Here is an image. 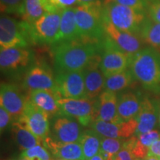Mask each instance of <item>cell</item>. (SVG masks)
Returning <instances> with one entry per match:
<instances>
[{
  "label": "cell",
  "instance_id": "obj_1",
  "mask_svg": "<svg viewBox=\"0 0 160 160\" xmlns=\"http://www.w3.org/2000/svg\"><path fill=\"white\" fill-rule=\"evenodd\" d=\"M51 46L56 73L82 71L97 56L101 54L102 42L77 39L53 44Z\"/></svg>",
  "mask_w": 160,
  "mask_h": 160
},
{
  "label": "cell",
  "instance_id": "obj_2",
  "mask_svg": "<svg viewBox=\"0 0 160 160\" xmlns=\"http://www.w3.org/2000/svg\"><path fill=\"white\" fill-rule=\"evenodd\" d=\"M135 80L147 91L160 93V52L152 47L144 48L131 57L129 65Z\"/></svg>",
  "mask_w": 160,
  "mask_h": 160
},
{
  "label": "cell",
  "instance_id": "obj_3",
  "mask_svg": "<svg viewBox=\"0 0 160 160\" xmlns=\"http://www.w3.org/2000/svg\"><path fill=\"white\" fill-rule=\"evenodd\" d=\"M103 1L75 7V18L79 39L101 42L105 37L102 11Z\"/></svg>",
  "mask_w": 160,
  "mask_h": 160
},
{
  "label": "cell",
  "instance_id": "obj_4",
  "mask_svg": "<svg viewBox=\"0 0 160 160\" xmlns=\"http://www.w3.org/2000/svg\"><path fill=\"white\" fill-rule=\"evenodd\" d=\"M102 11L104 19L117 28L139 35L148 17L146 11L120 5L114 0H104Z\"/></svg>",
  "mask_w": 160,
  "mask_h": 160
},
{
  "label": "cell",
  "instance_id": "obj_5",
  "mask_svg": "<svg viewBox=\"0 0 160 160\" xmlns=\"http://www.w3.org/2000/svg\"><path fill=\"white\" fill-rule=\"evenodd\" d=\"M35 54L30 48H12L0 51V68L8 77L20 78L36 62Z\"/></svg>",
  "mask_w": 160,
  "mask_h": 160
},
{
  "label": "cell",
  "instance_id": "obj_6",
  "mask_svg": "<svg viewBox=\"0 0 160 160\" xmlns=\"http://www.w3.org/2000/svg\"><path fill=\"white\" fill-rule=\"evenodd\" d=\"M62 11L47 12L33 24H28L31 45H52L59 33Z\"/></svg>",
  "mask_w": 160,
  "mask_h": 160
},
{
  "label": "cell",
  "instance_id": "obj_7",
  "mask_svg": "<svg viewBox=\"0 0 160 160\" xmlns=\"http://www.w3.org/2000/svg\"><path fill=\"white\" fill-rule=\"evenodd\" d=\"M31 45L28 32V24L17 21L8 15L0 19V49L27 48Z\"/></svg>",
  "mask_w": 160,
  "mask_h": 160
},
{
  "label": "cell",
  "instance_id": "obj_8",
  "mask_svg": "<svg viewBox=\"0 0 160 160\" xmlns=\"http://www.w3.org/2000/svg\"><path fill=\"white\" fill-rule=\"evenodd\" d=\"M60 110L59 115L73 118L80 125L88 126L96 120L97 108V99H68L60 97L58 99Z\"/></svg>",
  "mask_w": 160,
  "mask_h": 160
},
{
  "label": "cell",
  "instance_id": "obj_9",
  "mask_svg": "<svg viewBox=\"0 0 160 160\" xmlns=\"http://www.w3.org/2000/svg\"><path fill=\"white\" fill-rule=\"evenodd\" d=\"M131 57V55L120 49L109 37L105 36L102 41L100 61V68L105 77L128 68Z\"/></svg>",
  "mask_w": 160,
  "mask_h": 160
},
{
  "label": "cell",
  "instance_id": "obj_10",
  "mask_svg": "<svg viewBox=\"0 0 160 160\" xmlns=\"http://www.w3.org/2000/svg\"><path fill=\"white\" fill-rule=\"evenodd\" d=\"M22 88L29 93L35 90L57 92L56 78L50 66L45 62L36 61L23 77Z\"/></svg>",
  "mask_w": 160,
  "mask_h": 160
},
{
  "label": "cell",
  "instance_id": "obj_11",
  "mask_svg": "<svg viewBox=\"0 0 160 160\" xmlns=\"http://www.w3.org/2000/svg\"><path fill=\"white\" fill-rule=\"evenodd\" d=\"M55 78L56 91L62 98H87L83 70L56 73Z\"/></svg>",
  "mask_w": 160,
  "mask_h": 160
},
{
  "label": "cell",
  "instance_id": "obj_12",
  "mask_svg": "<svg viewBox=\"0 0 160 160\" xmlns=\"http://www.w3.org/2000/svg\"><path fill=\"white\" fill-rule=\"evenodd\" d=\"M49 119L47 113L33 105L28 99L22 115L18 122L44 142L50 134Z\"/></svg>",
  "mask_w": 160,
  "mask_h": 160
},
{
  "label": "cell",
  "instance_id": "obj_13",
  "mask_svg": "<svg viewBox=\"0 0 160 160\" xmlns=\"http://www.w3.org/2000/svg\"><path fill=\"white\" fill-rule=\"evenodd\" d=\"M28 97H26L17 85L11 83L1 84L0 87V105L13 118V122L18 121L22 115Z\"/></svg>",
  "mask_w": 160,
  "mask_h": 160
},
{
  "label": "cell",
  "instance_id": "obj_14",
  "mask_svg": "<svg viewBox=\"0 0 160 160\" xmlns=\"http://www.w3.org/2000/svg\"><path fill=\"white\" fill-rule=\"evenodd\" d=\"M105 36L109 37L120 49L129 55H134L144 48V42L139 34L122 31L104 19Z\"/></svg>",
  "mask_w": 160,
  "mask_h": 160
},
{
  "label": "cell",
  "instance_id": "obj_15",
  "mask_svg": "<svg viewBox=\"0 0 160 160\" xmlns=\"http://www.w3.org/2000/svg\"><path fill=\"white\" fill-rule=\"evenodd\" d=\"M82 133L79 122L76 119L62 115L55 117L51 133L54 141L61 143L77 142Z\"/></svg>",
  "mask_w": 160,
  "mask_h": 160
},
{
  "label": "cell",
  "instance_id": "obj_16",
  "mask_svg": "<svg viewBox=\"0 0 160 160\" xmlns=\"http://www.w3.org/2000/svg\"><path fill=\"white\" fill-rule=\"evenodd\" d=\"M137 119H132L121 122H108L102 120H95L89 126L102 137L125 139L133 137L137 129Z\"/></svg>",
  "mask_w": 160,
  "mask_h": 160
},
{
  "label": "cell",
  "instance_id": "obj_17",
  "mask_svg": "<svg viewBox=\"0 0 160 160\" xmlns=\"http://www.w3.org/2000/svg\"><path fill=\"white\" fill-rule=\"evenodd\" d=\"M100 61L101 54L93 58L83 69L86 97L88 99H97L105 91L106 77L100 68Z\"/></svg>",
  "mask_w": 160,
  "mask_h": 160
},
{
  "label": "cell",
  "instance_id": "obj_18",
  "mask_svg": "<svg viewBox=\"0 0 160 160\" xmlns=\"http://www.w3.org/2000/svg\"><path fill=\"white\" fill-rule=\"evenodd\" d=\"M118 96L113 92L104 91L97 97V108L96 120L99 119L108 122H121L117 112Z\"/></svg>",
  "mask_w": 160,
  "mask_h": 160
},
{
  "label": "cell",
  "instance_id": "obj_19",
  "mask_svg": "<svg viewBox=\"0 0 160 160\" xmlns=\"http://www.w3.org/2000/svg\"><path fill=\"white\" fill-rule=\"evenodd\" d=\"M60 97L57 92L49 90H35L30 92L28 96L29 101L47 113L50 118L59 115L58 99Z\"/></svg>",
  "mask_w": 160,
  "mask_h": 160
},
{
  "label": "cell",
  "instance_id": "obj_20",
  "mask_svg": "<svg viewBox=\"0 0 160 160\" xmlns=\"http://www.w3.org/2000/svg\"><path fill=\"white\" fill-rule=\"evenodd\" d=\"M158 108V105L154 101L148 97H143L139 112L135 118L138 122L136 136L147 133L153 129L157 121Z\"/></svg>",
  "mask_w": 160,
  "mask_h": 160
},
{
  "label": "cell",
  "instance_id": "obj_21",
  "mask_svg": "<svg viewBox=\"0 0 160 160\" xmlns=\"http://www.w3.org/2000/svg\"><path fill=\"white\" fill-rule=\"evenodd\" d=\"M44 145L57 159L67 160H85L81 144L79 142L71 143H61L56 142L51 137H47Z\"/></svg>",
  "mask_w": 160,
  "mask_h": 160
},
{
  "label": "cell",
  "instance_id": "obj_22",
  "mask_svg": "<svg viewBox=\"0 0 160 160\" xmlns=\"http://www.w3.org/2000/svg\"><path fill=\"white\" fill-rule=\"evenodd\" d=\"M143 97L132 91L124 92L118 95L117 112L122 121L134 119L139 113Z\"/></svg>",
  "mask_w": 160,
  "mask_h": 160
},
{
  "label": "cell",
  "instance_id": "obj_23",
  "mask_svg": "<svg viewBox=\"0 0 160 160\" xmlns=\"http://www.w3.org/2000/svg\"><path fill=\"white\" fill-rule=\"evenodd\" d=\"M79 39L75 18V7L62 10L59 33L56 43L77 40Z\"/></svg>",
  "mask_w": 160,
  "mask_h": 160
},
{
  "label": "cell",
  "instance_id": "obj_24",
  "mask_svg": "<svg viewBox=\"0 0 160 160\" xmlns=\"http://www.w3.org/2000/svg\"><path fill=\"white\" fill-rule=\"evenodd\" d=\"M11 125L12 138L20 150L25 151L44 143L42 140L33 134L19 122L14 121Z\"/></svg>",
  "mask_w": 160,
  "mask_h": 160
},
{
  "label": "cell",
  "instance_id": "obj_25",
  "mask_svg": "<svg viewBox=\"0 0 160 160\" xmlns=\"http://www.w3.org/2000/svg\"><path fill=\"white\" fill-rule=\"evenodd\" d=\"M135 81L129 68L119 73L106 77L105 91L118 93L131 86Z\"/></svg>",
  "mask_w": 160,
  "mask_h": 160
},
{
  "label": "cell",
  "instance_id": "obj_26",
  "mask_svg": "<svg viewBox=\"0 0 160 160\" xmlns=\"http://www.w3.org/2000/svg\"><path fill=\"white\" fill-rule=\"evenodd\" d=\"M102 137L93 129L83 131L79 142L81 144L85 160H89L99 153Z\"/></svg>",
  "mask_w": 160,
  "mask_h": 160
},
{
  "label": "cell",
  "instance_id": "obj_27",
  "mask_svg": "<svg viewBox=\"0 0 160 160\" xmlns=\"http://www.w3.org/2000/svg\"><path fill=\"white\" fill-rule=\"evenodd\" d=\"M139 36L144 42L160 52V23L148 17L142 26Z\"/></svg>",
  "mask_w": 160,
  "mask_h": 160
},
{
  "label": "cell",
  "instance_id": "obj_28",
  "mask_svg": "<svg viewBox=\"0 0 160 160\" xmlns=\"http://www.w3.org/2000/svg\"><path fill=\"white\" fill-rule=\"evenodd\" d=\"M25 14L22 17V20L28 24H33L46 11L43 0H25Z\"/></svg>",
  "mask_w": 160,
  "mask_h": 160
},
{
  "label": "cell",
  "instance_id": "obj_29",
  "mask_svg": "<svg viewBox=\"0 0 160 160\" xmlns=\"http://www.w3.org/2000/svg\"><path fill=\"white\" fill-rule=\"evenodd\" d=\"M125 141L123 139L102 137L99 152L104 156L105 159L108 157H113L122 148Z\"/></svg>",
  "mask_w": 160,
  "mask_h": 160
},
{
  "label": "cell",
  "instance_id": "obj_30",
  "mask_svg": "<svg viewBox=\"0 0 160 160\" xmlns=\"http://www.w3.org/2000/svg\"><path fill=\"white\" fill-rule=\"evenodd\" d=\"M25 0H0L1 12L22 17L25 14Z\"/></svg>",
  "mask_w": 160,
  "mask_h": 160
},
{
  "label": "cell",
  "instance_id": "obj_31",
  "mask_svg": "<svg viewBox=\"0 0 160 160\" xmlns=\"http://www.w3.org/2000/svg\"><path fill=\"white\" fill-rule=\"evenodd\" d=\"M21 157L27 158L31 160H56L51 157V153L42 145L35 146L25 150L22 153Z\"/></svg>",
  "mask_w": 160,
  "mask_h": 160
},
{
  "label": "cell",
  "instance_id": "obj_32",
  "mask_svg": "<svg viewBox=\"0 0 160 160\" xmlns=\"http://www.w3.org/2000/svg\"><path fill=\"white\" fill-rule=\"evenodd\" d=\"M47 12L62 11L79 4V0H43Z\"/></svg>",
  "mask_w": 160,
  "mask_h": 160
},
{
  "label": "cell",
  "instance_id": "obj_33",
  "mask_svg": "<svg viewBox=\"0 0 160 160\" xmlns=\"http://www.w3.org/2000/svg\"><path fill=\"white\" fill-rule=\"evenodd\" d=\"M117 3L139 11H148L150 3L147 0H114Z\"/></svg>",
  "mask_w": 160,
  "mask_h": 160
},
{
  "label": "cell",
  "instance_id": "obj_34",
  "mask_svg": "<svg viewBox=\"0 0 160 160\" xmlns=\"http://www.w3.org/2000/svg\"><path fill=\"white\" fill-rule=\"evenodd\" d=\"M147 13L148 17L151 20L160 23V0L150 4Z\"/></svg>",
  "mask_w": 160,
  "mask_h": 160
},
{
  "label": "cell",
  "instance_id": "obj_35",
  "mask_svg": "<svg viewBox=\"0 0 160 160\" xmlns=\"http://www.w3.org/2000/svg\"><path fill=\"white\" fill-rule=\"evenodd\" d=\"M11 122H13L11 115L2 106H0V131L2 133L5 131Z\"/></svg>",
  "mask_w": 160,
  "mask_h": 160
},
{
  "label": "cell",
  "instance_id": "obj_36",
  "mask_svg": "<svg viewBox=\"0 0 160 160\" xmlns=\"http://www.w3.org/2000/svg\"><path fill=\"white\" fill-rule=\"evenodd\" d=\"M113 160H136L137 158L134 157V155L129 151L128 149L122 148L119 153L113 157Z\"/></svg>",
  "mask_w": 160,
  "mask_h": 160
},
{
  "label": "cell",
  "instance_id": "obj_37",
  "mask_svg": "<svg viewBox=\"0 0 160 160\" xmlns=\"http://www.w3.org/2000/svg\"><path fill=\"white\" fill-rule=\"evenodd\" d=\"M148 157H155L160 158V139L156 141L150 147Z\"/></svg>",
  "mask_w": 160,
  "mask_h": 160
},
{
  "label": "cell",
  "instance_id": "obj_38",
  "mask_svg": "<svg viewBox=\"0 0 160 160\" xmlns=\"http://www.w3.org/2000/svg\"><path fill=\"white\" fill-rule=\"evenodd\" d=\"M89 160H105V159L104 157V156L99 152V153H98L97 155H95L94 157H93Z\"/></svg>",
  "mask_w": 160,
  "mask_h": 160
},
{
  "label": "cell",
  "instance_id": "obj_39",
  "mask_svg": "<svg viewBox=\"0 0 160 160\" xmlns=\"http://www.w3.org/2000/svg\"><path fill=\"white\" fill-rule=\"evenodd\" d=\"M98 1H104V0H79V4H78V5L95 2H98Z\"/></svg>",
  "mask_w": 160,
  "mask_h": 160
},
{
  "label": "cell",
  "instance_id": "obj_40",
  "mask_svg": "<svg viewBox=\"0 0 160 160\" xmlns=\"http://www.w3.org/2000/svg\"><path fill=\"white\" fill-rule=\"evenodd\" d=\"M145 160H158V158L155 157H147Z\"/></svg>",
  "mask_w": 160,
  "mask_h": 160
},
{
  "label": "cell",
  "instance_id": "obj_41",
  "mask_svg": "<svg viewBox=\"0 0 160 160\" xmlns=\"http://www.w3.org/2000/svg\"><path fill=\"white\" fill-rule=\"evenodd\" d=\"M148 2L151 4V3H152V2H155V1H157V0H147Z\"/></svg>",
  "mask_w": 160,
  "mask_h": 160
},
{
  "label": "cell",
  "instance_id": "obj_42",
  "mask_svg": "<svg viewBox=\"0 0 160 160\" xmlns=\"http://www.w3.org/2000/svg\"><path fill=\"white\" fill-rule=\"evenodd\" d=\"M18 160H31V159H27V158H23V157H22V159H18Z\"/></svg>",
  "mask_w": 160,
  "mask_h": 160
},
{
  "label": "cell",
  "instance_id": "obj_43",
  "mask_svg": "<svg viewBox=\"0 0 160 160\" xmlns=\"http://www.w3.org/2000/svg\"><path fill=\"white\" fill-rule=\"evenodd\" d=\"M56 160H67V159H56Z\"/></svg>",
  "mask_w": 160,
  "mask_h": 160
},
{
  "label": "cell",
  "instance_id": "obj_44",
  "mask_svg": "<svg viewBox=\"0 0 160 160\" xmlns=\"http://www.w3.org/2000/svg\"><path fill=\"white\" fill-rule=\"evenodd\" d=\"M136 160H142V159H137Z\"/></svg>",
  "mask_w": 160,
  "mask_h": 160
},
{
  "label": "cell",
  "instance_id": "obj_45",
  "mask_svg": "<svg viewBox=\"0 0 160 160\" xmlns=\"http://www.w3.org/2000/svg\"><path fill=\"white\" fill-rule=\"evenodd\" d=\"M159 123H160V115H159Z\"/></svg>",
  "mask_w": 160,
  "mask_h": 160
},
{
  "label": "cell",
  "instance_id": "obj_46",
  "mask_svg": "<svg viewBox=\"0 0 160 160\" xmlns=\"http://www.w3.org/2000/svg\"><path fill=\"white\" fill-rule=\"evenodd\" d=\"M158 160H160V158H158Z\"/></svg>",
  "mask_w": 160,
  "mask_h": 160
}]
</instances>
